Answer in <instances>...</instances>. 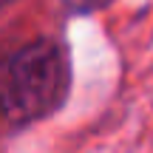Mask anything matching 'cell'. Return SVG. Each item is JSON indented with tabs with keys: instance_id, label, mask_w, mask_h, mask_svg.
<instances>
[{
	"instance_id": "cell-2",
	"label": "cell",
	"mask_w": 153,
	"mask_h": 153,
	"mask_svg": "<svg viewBox=\"0 0 153 153\" xmlns=\"http://www.w3.org/2000/svg\"><path fill=\"white\" fill-rule=\"evenodd\" d=\"M71 9L76 11H97V9H102V6H108L111 0H65Z\"/></svg>"
},
{
	"instance_id": "cell-3",
	"label": "cell",
	"mask_w": 153,
	"mask_h": 153,
	"mask_svg": "<svg viewBox=\"0 0 153 153\" xmlns=\"http://www.w3.org/2000/svg\"><path fill=\"white\" fill-rule=\"evenodd\" d=\"M9 3H14V0H0V6H9Z\"/></svg>"
},
{
	"instance_id": "cell-1",
	"label": "cell",
	"mask_w": 153,
	"mask_h": 153,
	"mask_svg": "<svg viewBox=\"0 0 153 153\" xmlns=\"http://www.w3.org/2000/svg\"><path fill=\"white\" fill-rule=\"evenodd\" d=\"M71 91V62L60 40L40 37L20 45L0 65V116L23 128L62 108Z\"/></svg>"
}]
</instances>
